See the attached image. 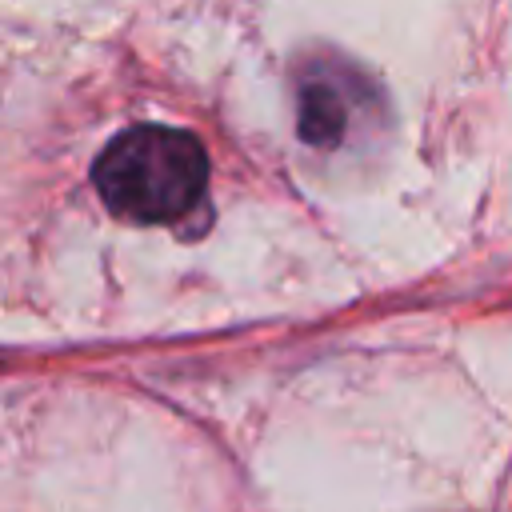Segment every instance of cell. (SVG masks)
<instances>
[{"label":"cell","instance_id":"cell-1","mask_svg":"<svg viewBox=\"0 0 512 512\" xmlns=\"http://www.w3.org/2000/svg\"><path fill=\"white\" fill-rule=\"evenodd\" d=\"M104 204L140 224L180 220L208 184V156L196 136L180 128L140 124L120 132L92 168Z\"/></svg>","mask_w":512,"mask_h":512},{"label":"cell","instance_id":"cell-2","mask_svg":"<svg viewBox=\"0 0 512 512\" xmlns=\"http://www.w3.org/2000/svg\"><path fill=\"white\" fill-rule=\"evenodd\" d=\"M300 132L312 144H332L344 132V100L332 92L328 80H312L300 96Z\"/></svg>","mask_w":512,"mask_h":512}]
</instances>
